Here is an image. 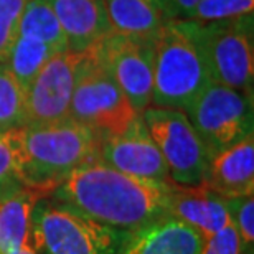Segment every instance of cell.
<instances>
[{"instance_id":"cell-1","label":"cell","mask_w":254,"mask_h":254,"mask_svg":"<svg viewBox=\"0 0 254 254\" xmlns=\"http://www.w3.org/2000/svg\"><path fill=\"white\" fill-rule=\"evenodd\" d=\"M174 187L127 175L98 159L69 174L50 196L101 225L132 235L169 215Z\"/></svg>"},{"instance_id":"cell-2","label":"cell","mask_w":254,"mask_h":254,"mask_svg":"<svg viewBox=\"0 0 254 254\" xmlns=\"http://www.w3.org/2000/svg\"><path fill=\"white\" fill-rule=\"evenodd\" d=\"M23 177L28 189L50 195L76 169L99 159L103 137L73 119L23 126Z\"/></svg>"},{"instance_id":"cell-3","label":"cell","mask_w":254,"mask_h":254,"mask_svg":"<svg viewBox=\"0 0 254 254\" xmlns=\"http://www.w3.org/2000/svg\"><path fill=\"white\" fill-rule=\"evenodd\" d=\"M129 238L50 195L38 198L30 218L28 243L38 254H123Z\"/></svg>"},{"instance_id":"cell-4","label":"cell","mask_w":254,"mask_h":254,"mask_svg":"<svg viewBox=\"0 0 254 254\" xmlns=\"http://www.w3.org/2000/svg\"><path fill=\"white\" fill-rule=\"evenodd\" d=\"M213 83L200 50L179 20H169L154 40V108L185 111Z\"/></svg>"},{"instance_id":"cell-5","label":"cell","mask_w":254,"mask_h":254,"mask_svg":"<svg viewBox=\"0 0 254 254\" xmlns=\"http://www.w3.org/2000/svg\"><path fill=\"white\" fill-rule=\"evenodd\" d=\"M179 22L200 50L213 83L253 96V15L223 22Z\"/></svg>"},{"instance_id":"cell-6","label":"cell","mask_w":254,"mask_h":254,"mask_svg":"<svg viewBox=\"0 0 254 254\" xmlns=\"http://www.w3.org/2000/svg\"><path fill=\"white\" fill-rule=\"evenodd\" d=\"M137 114L109 71L91 53L78 68L68 118L106 137L121 134Z\"/></svg>"},{"instance_id":"cell-7","label":"cell","mask_w":254,"mask_h":254,"mask_svg":"<svg viewBox=\"0 0 254 254\" xmlns=\"http://www.w3.org/2000/svg\"><path fill=\"white\" fill-rule=\"evenodd\" d=\"M184 113L210 155L253 135V96L210 83Z\"/></svg>"},{"instance_id":"cell-8","label":"cell","mask_w":254,"mask_h":254,"mask_svg":"<svg viewBox=\"0 0 254 254\" xmlns=\"http://www.w3.org/2000/svg\"><path fill=\"white\" fill-rule=\"evenodd\" d=\"M142 119L160 150L172 184L205 187L210 155L184 111L149 106Z\"/></svg>"},{"instance_id":"cell-9","label":"cell","mask_w":254,"mask_h":254,"mask_svg":"<svg viewBox=\"0 0 254 254\" xmlns=\"http://www.w3.org/2000/svg\"><path fill=\"white\" fill-rule=\"evenodd\" d=\"M88 53L109 71L137 114L149 108L154 78V40L113 32Z\"/></svg>"},{"instance_id":"cell-10","label":"cell","mask_w":254,"mask_h":254,"mask_svg":"<svg viewBox=\"0 0 254 254\" xmlns=\"http://www.w3.org/2000/svg\"><path fill=\"white\" fill-rule=\"evenodd\" d=\"M86 53H58L40 69L25 96V126L68 119L76 74Z\"/></svg>"},{"instance_id":"cell-11","label":"cell","mask_w":254,"mask_h":254,"mask_svg":"<svg viewBox=\"0 0 254 254\" xmlns=\"http://www.w3.org/2000/svg\"><path fill=\"white\" fill-rule=\"evenodd\" d=\"M99 160L137 179L172 184L167 165L147 130L142 114L121 134L106 137L101 144Z\"/></svg>"},{"instance_id":"cell-12","label":"cell","mask_w":254,"mask_h":254,"mask_svg":"<svg viewBox=\"0 0 254 254\" xmlns=\"http://www.w3.org/2000/svg\"><path fill=\"white\" fill-rule=\"evenodd\" d=\"M73 53H88L113 33L104 0H48Z\"/></svg>"},{"instance_id":"cell-13","label":"cell","mask_w":254,"mask_h":254,"mask_svg":"<svg viewBox=\"0 0 254 254\" xmlns=\"http://www.w3.org/2000/svg\"><path fill=\"white\" fill-rule=\"evenodd\" d=\"M205 187L223 198L254 193V135L213 155Z\"/></svg>"},{"instance_id":"cell-14","label":"cell","mask_w":254,"mask_h":254,"mask_svg":"<svg viewBox=\"0 0 254 254\" xmlns=\"http://www.w3.org/2000/svg\"><path fill=\"white\" fill-rule=\"evenodd\" d=\"M169 215L200 233L203 240L221 231L230 221L225 198L206 187H174Z\"/></svg>"},{"instance_id":"cell-15","label":"cell","mask_w":254,"mask_h":254,"mask_svg":"<svg viewBox=\"0 0 254 254\" xmlns=\"http://www.w3.org/2000/svg\"><path fill=\"white\" fill-rule=\"evenodd\" d=\"M201 246L200 233L167 215L132 233L123 254H200Z\"/></svg>"},{"instance_id":"cell-16","label":"cell","mask_w":254,"mask_h":254,"mask_svg":"<svg viewBox=\"0 0 254 254\" xmlns=\"http://www.w3.org/2000/svg\"><path fill=\"white\" fill-rule=\"evenodd\" d=\"M113 32L140 40H155L170 17L165 0H104Z\"/></svg>"},{"instance_id":"cell-17","label":"cell","mask_w":254,"mask_h":254,"mask_svg":"<svg viewBox=\"0 0 254 254\" xmlns=\"http://www.w3.org/2000/svg\"><path fill=\"white\" fill-rule=\"evenodd\" d=\"M40 196L33 189H25L0 203V254H15L28 241L32 210Z\"/></svg>"},{"instance_id":"cell-18","label":"cell","mask_w":254,"mask_h":254,"mask_svg":"<svg viewBox=\"0 0 254 254\" xmlns=\"http://www.w3.org/2000/svg\"><path fill=\"white\" fill-rule=\"evenodd\" d=\"M63 53L48 43L38 42V40L22 37L17 35L13 42V47L10 50L5 66L10 69V73L15 76L22 89L27 93L32 81L37 78L40 69L52 60L55 55Z\"/></svg>"},{"instance_id":"cell-19","label":"cell","mask_w":254,"mask_h":254,"mask_svg":"<svg viewBox=\"0 0 254 254\" xmlns=\"http://www.w3.org/2000/svg\"><path fill=\"white\" fill-rule=\"evenodd\" d=\"M17 35L48 43L58 52H68L63 28L48 0H27Z\"/></svg>"},{"instance_id":"cell-20","label":"cell","mask_w":254,"mask_h":254,"mask_svg":"<svg viewBox=\"0 0 254 254\" xmlns=\"http://www.w3.org/2000/svg\"><path fill=\"white\" fill-rule=\"evenodd\" d=\"M25 189L22 127L0 132V203Z\"/></svg>"},{"instance_id":"cell-21","label":"cell","mask_w":254,"mask_h":254,"mask_svg":"<svg viewBox=\"0 0 254 254\" xmlns=\"http://www.w3.org/2000/svg\"><path fill=\"white\" fill-rule=\"evenodd\" d=\"M25 96L15 76L0 63V132L25 126Z\"/></svg>"},{"instance_id":"cell-22","label":"cell","mask_w":254,"mask_h":254,"mask_svg":"<svg viewBox=\"0 0 254 254\" xmlns=\"http://www.w3.org/2000/svg\"><path fill=\"white\" fill-rule=\"evenodd\" d=\"M225 203L240 240V253L254 254V196L225 198Z\"/></svg>"},{"instance_id":"cell-23","label":"cell","mask_w":254,"mask_h":254,"mask_svg":"<svg viewBox=\"0 0 254 254\" xmlns=\"http://www.w3.org/2000/svg\"><path fill=\"white\" fill-rule=\"evenodd\" d=\"M254 0H200L190 12L193 22H223L253 15Z\"/></svg>"},{"instance_id":"cell-24","label":"cell","mask_w":254,"mask_h":254,"mask_svg":"<svg viewBox=\"0 0 254 254\" xmlns=\"http://www.w3.org/2000/svg\"><path fill=\"white\" fill-rule=\"evenodd\" d=\"M27 0H0V63L7 60L18 33Z\"/></svg>"},{"instance_id":"cell-25","label":"cell","mask_w":254,"mask_h":254,"mask_svg":"<svg viewBox=\"0 0 254 254\" xmlns=\"http://www.w3.org/2000/svg\"><path fill=\"white\" fill-rule=\"evenodd\" d=\"M200 254H241L240 240H238L233 223L228 221V225L221 231L203 240Z\"/></svg>"},{"instance_id":"cell-26","label":"cell","mask_w":254,"mask_h":254,"mask_svg":"<svg viewBox=\"0 0 254 254\" xmlns=\"http://www.w3.org/2000/svg\"><path fill=\"white\" fill-rule=\"evenodd\" d=\"M198 2L200 0H165L167 13L170 20H185Z\"/></svg>"},{"instance_id":"cell-27","label":"cell","mask_w":254,"mask_h":254,"mask_svg":"<svg viewBox=\"0 0 254 254\" xmlns=\"http://www.w3.org/2000/svg\"><path fill=\"white\" fill-rule=\"evenodd\" d=\"M15 254H38V253L35 251L33 248H32V245H30V243L27 241V243H25V245H23L22 248H20V250H18L17 253H15Z\"/></svg>"}]
</instances>
